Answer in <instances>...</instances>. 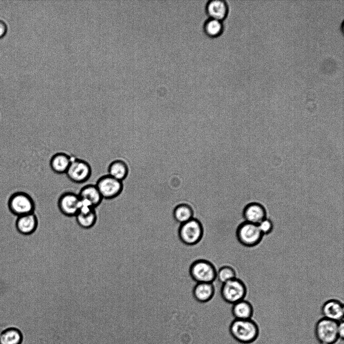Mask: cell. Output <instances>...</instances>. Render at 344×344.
Wrapping results in <instances>:
<instances>
[{"label":"cell","instance_id":"277c9868","mask_svg":"<svg viewBox=\"0 0 344 344\" xmlns=\"http://www.w3.org/2000/svg\"><path fill=\"white\" fill-rule=\"evenodd\" d=\"M338 322L324 317L316 322L314 332L319 344H335L337 342L339 339Z\"/></svg>","mask_w":344,"mask_h":344},{"label":"cell","instance_id":"5b68a950","mask_svg":"<svg viewBox=\"0 0 344 344\" xmlns=\"http://www.w3.org/2000/svg\"><path fill=\"white\" fill-rule=\"evenodd\" d=\"M247 289L245 282L240 278H235L223 284L221 294L227 303L234 304L245 299Z\"/></svg>","mask_w":344,"mask_h":344},{"label":"cell","instance_id":"30bf717a","mask_svg":"<svg viewBox=\"0 0 344 344\" xmlns=\"http://www.w3.org/2000/svg\"><path fill=\"white\" fill-rule=\"evenodd\" d=\"M80 200L78 194L73 192H65L59 196L56 205L63 215L76 216L79 212Z\"/></svg>","mask_w":344,"mask_h":344},{"label":"cell","instance_id":"6da1fadb","mask_svg":"<svg viewBox=\"0 0 344 344\" xmlns=\"http://www.w3.org/2000/svg\"><path fill=\"white\" fill-rule=\"evenodd\" d=\"M229 332L238 342L250 344L257 339L259 329L256 322L252 319H234L229 325Z\"/></svg>","mask_w":344,"mask_h":344},{"label":"cell","instance_id":"52a82bcc","mask_svg":"<svg viewBox=\"0 0 344 344\" xmlns=\"http://www.w3.org/2000/svg\"><path fill=\"white\" fill-rule=\"evenodd\" d=\"M65 174L71 181L76 183H83L90 178L92 169L90 164L85 160L72 158Z\"/></svg>","mask_w":344,"mask_h":344},{"label":"cell","instance_id":"d6986e66","mask_svg":"<svg viewBox=\"0 0 344 344\" xmlns=\"http://www.w3.org/2000/svg\"><path fill=\"white\" fill-rule=\"evenodd\" d=\"M107 170L109 175L122 182L127 177L128 173L127 164L120 159L112 161L109 165Z\"/></svg>","mask_w":344,"mask_h":344},{"label":"cell","instance_id":"44dd1931","mask_svg":"<svg viewBox=\"0 0 344 344\" xmlns=\"http://www.w3.org/2000/svg\"><path fill=\"white\" fill-rule=\"evenodd\" d=\"M173 216L177 222L182 224L193 218V210L188 204L180 203L174 207Z\"/></svg>","mask_w":344,"mask_h":344},{"label":"cell","instance_id":"4316f807","mask_svg":"<svg viewBox=\"0 0 344 344\" xmlns=\"http://www.w3.org/2000/svg\"><path fill=\"white\" fill-rule=\"evenodd\" d=\"M338 334L339 339L342 340L344 336V323L343 320L338 322Z\"/></svg>","mask_w":344,"mask_h":344},{"label":"cell","instance_id":"ffe728a7","mask_svg":"<svg viewBox=\"0 0 344 344\" xmlns=\"http://www.w3.org/2000/svg\"><path fill=\"white\" fill-rule=\"evenodd\" d=\"M214 287L212 283H198L194 288L193 296L199 302H205L212 297Z\"/></svg>","mask_w":344,"mask_h":344},{"label":"cell","instance_id":"cb8c5ba5","mask_svg":"<svg viewBox=\"0 0 344 344\" xmlns=\"http://www.w3.org/2000/svg\"><path fill=\"white\" fill-rule=\"evenodd\" d=\"M216 273V279L222 284L237 278L235 269L230 266H224L219 268Z\"/></svg>","mask_w":344,"mask_h":344},{"label":"cell","instance_id":"7a4b0ae2","mask_svg":"<svg viewBox=\"0 0 344 344\" xmlns=\"http://www.w3.org/2000/svg\"><path fill=\"white\" fill-rule=\"evenodd\" d=\"M10 212L17 217L33 213L36 209L35 202L28 193L18 191L11 194L8 200Z\"/></svg>","mask_w":344,"mask_h":344},{"label":"cell","instance_id":"7c38bea8","mask_svg":"<svg viewBox=\"0 0 344 344\" xmlns=\"http://www.w3.org/2000/svg\"><path fill=\"white\" fill-rule=\"evenodd\" d=\"M266 211L263 205L258 202H250L245 206L242 215L244 221L258 225L267 218Z\"/></svg>","mask_w":344,"mask_h":344},{"label":"cell","instance_id":"9a60e30c","mask_svg":"<svg viewBox=\"0 0 344 344\" xmlns=\"http://www.w3.org/2000/svg\"><path fill=\"white\" fill-rule=\"evenodd\" d=\"M254 313L252 305L245 299L241 300L232 305L231 315L235 319H251Z\"/></svg>","mask_w":344,"mask_h":344},{"label":"cell","instance_id":"2e32d148","mask_svg":"<svg viewBox=\"0 0 344 344\" xmlns=\"http://www.w3.org/2000/svg\"><path fill=\"white\" fill-rule=\"evenodd\" d=\"M206 12L210 18L222 21L228 13V6L223 0H211L206 5Z\"/></svg>","mask_w":344,"mask_h":344},{"label":"cell","instance_id":"ac0fdd59","mask_svg":"<svg viewBox=\"0 0 344 344\" xmlns=\"http://www.w3.org/2000/svg\"><path fill=\"white\" fill-rule=\"evenodd\" d=\"M23 340V334L17 327H7L0 332V344H22Z\"/></svg>","mask_w":344,"mask_h":344},{"label":"cell","instance_id":"5bb4252c","mask_svg":"<svg viewBox=\"0 0 344 344\" xmlns=\"http://www.w3.org/2000/svg\"><path fill=\"white\" fill-rule=\"evenodd\" d=\"M72 160V157L65 153H57L51 157L49 162L50 167L55 173L65 174Z\"/></svg>","mask_w":344,"mask_h":344},{"label":"cell","instance_id":"3957f363","mask_svg":"<svg viewBox=\"0 0 344 344\" xmlns=\"http://www.w3.org/2000/svg\"><path fill=\"white\" fill-rule=\"evenodd\" d=\"M235 236L239 245L246 247H253L260 243L263 235L257 225L243 221L238 224Z\"/></svg>","mask_w":344,"mask_h":344},{"label":"cell","instance_id":"8992f818","mask_svg":"<svg viewBox=\"0 0 344 344\" xmlns=\"http://www.w3.org/2000/svg\"><path fill=\"white\" fill-rule=\"evenodd\" d=\"M103 199L111 200L115 198L122 191L123 185L120 181L108 174L100 177L95 184Z\"/></svg>","mask_w":344,"mask_h":344},{"label":"cell","instance_id":"603a6c76","mask_svg":"<svg viewBox=\"0 0 344 344\" xmlns=\"http://www.w3.org/2000/svg\"><path fill=\"white\" fill-rule=\"evenodd\" d=\"M97 215L95 208L91 212L86 214L78 213L76 216V221L80 226L84 228H89L92 227L96 221Z\"/></svg>","mask_w":344,"mask_h":344},{"label":"cell","instance_id":"d4e9b609","mask_svg":"<svg viewBox=\"0 0 344 344\" xmlns=\"http://www.w3.org/2000/svg\"><path fill=\"white\" fill-rule=\"evenodd\" d=\"M257 225L263 236L270 234L273 229L272 222L267 218L263 220Z\"/></svg>","mask_w":344,"mask_h":344},{"label":"cell","instance_id":"4fadbf2b","mask_svg":"<svg viewBox=\"0 0 344 344\" xmlns=\"http://www.w3.org/2000/svg\"><path fill=\"white\" fill-rule=\"evenodd\" d=\"M38 219L33 213L17 217L15 226L17 231L22 236H29L36 230Z\"/></svg>","mask_w":344,"mask_h":344},{"label":"cell","instance_id":"484cf974","mask_svg":"<svg viewBox=\"0 0 344 344\" xmlns=\"http://www.w3.org/2000/svg\"><path fill=\"white\" fill-rule=\"evenodd\" d=\"M8 27L6 23L4 21L0 20V39L5 36Z\"/></svg>","mask_w":344,"mask_h":344},{"label":"cell","instance_id":"9c48e42d","mask_svg":"<svg viewBox=\"0 0 344 344\" xmlns=\"http://www.w3.org/2000/svg\"><path fill=\"white\" fill-rule=\"evenodd\" d=\"M190 272L193 279L197 283H212L217 276L214 266L203 260H197L192 263Z\"/></svg>","mask_w":344,"mask_h":344},{"label":"cell","instance_id":"8fae6325","mask_svg":"<svg viewBox=\"0 0 344 344\" xmlns=\"http://www.w3.org/2000/svg\"><path fill=\"white\" fill-rule=\"evenodd\" d=\"M321 312L323 317L339 322L343 319V304L338 300L329 299L323 304Z\"/></svg>","mask_w":344,"mask_h":344},{"label":"cell","instance_id":"e0dca14e","mask_svg":"<svg viewBox=\"0 0 344 344\" xmlns=\"http://www.w3.org/2000/svg\"><path fill=\"white\" fill-rule=\"evenodd\" d=\"M78 194L80 198L87 200L95 208L99 207L103 200L95 184L83 186Z\"/></svg>","mask_w":344,"mask_h":344},{"label":"cell","instance_id":"7402d4cb","mask_svg":"<svg viewBox=\"0 0 344 344\" xmlns=\"http://www.w3.org/2000/svg\"><path fill=\"white\" fill-rule=\"evenodd\" d=\"M203 28L207 35L215 37L219 36L222 34L224 29V25L222 21L209 18L205 21Z\"/></svg>","mask_w":344,"mask_h":344},{"label":"cell","instance_id":"ba28073f","mask_svg":"<svg viewBox=\"0 0 344 344\" xmlns=\"http://www.w3.org/2000/svg\"><path fill=\"white\" fill-rule=\"evenodd\" d=\"M202 235V228L199 222L192 218L180 225L179 236L185 244L193 245L200 240Z\"/></svg>","mask_w":344,"mask_h":344}]
</instances>
